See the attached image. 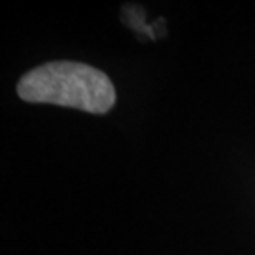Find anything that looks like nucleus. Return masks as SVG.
<instances>
[{"label": "nucleus", "mask_w": 255, "mask_h": 255, "mask_svg": "<svg viewBox=\"0 0 255 255\" xmlns=\"http://www.w3.org/2000/svg\"><path fill=\"white\" fill-rule=\"evenodd\" d=\"M17 93L27 103H48L105 115L116 103L111 80L98 68L78 62H50L20 78Z\"/></svg>", "instance_id": "obj_1"}]
</instances>
